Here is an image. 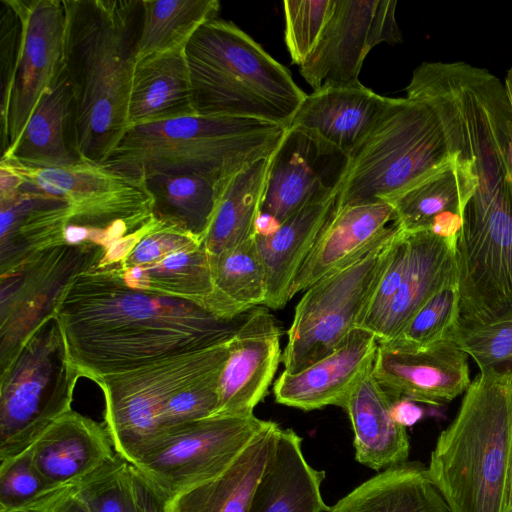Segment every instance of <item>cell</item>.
<instances>
[{
    "instance_id": "6da1fadb",
    "label": "cell",
    "mask_w": 512,
    "mask_h": 512,
    "mask_svg": "<svg viewBox=\"0 0 512 512\" xmlns=\"http://www.w3.org/2000/svg\"><path fill=\"white\" fill-rule=\"evenodd\" d=\"M55 315L72 364L95 382L225 342L245 314L220 319L196 302L134 288L108 266L76 276Z\"/></svg>"
},
{
    "instance_id": "7a4b0ae2",
    "label": "cell",
    "mask_w": 512,
    "mask_h": 512,
    "mask_svg": "<svg viewBox=\"0 0 512 512\" xmlns=\"http://www.w3.org/2000/svg\"><path fill=\"white\" fill-rule=\"evenodd\" d=\"M78 152L102 165L129 128L141 0H63Z\"/></svg>"
},
{
    "instance_id": "3957f363",
    "label": "cell",
    "mask_w": 512,
    "mask_h": 512,
    "mask_svg": "<svg viewBox=\"0 0 512 512\" xmlns=\"http://www.w3.org/2000/svg\"><path fill=\"white\" fill-rule=\"evenodd\" d=\"M512 453V379L479 374L428 465L451 512H505Z\"/></svg>"
},
{
    "instance_id": "277c9868",
    "label": "cell",
    "mask_w": 512,
    "mask_h": 512,
    "mask_svg": "<svg viewBox=\"0 0 512 512\" xmlns=\"http://www.w3.org/2000/svg\"><path fill=\"white\" fill-rule=\"evenodd\" d=\"M285 127L243 117L198 114L129 127L102 164L141 179L152 173H192L225 184L272 155Z\"/></svg>"
},
{
    "instance_id": "5b68a950",
    "label": "cell",
    "mask_w": 512,
    "mask_h": 512,
    "mask_svg": "<svg viewBox=\"0 0 512 512\" xmlns=\"http://www.w3.org/2000/svg\"><path fill=\"white\" fill-rule=\"evenodd\" d=\"M184 51L198 115L253 118L286 128L307 96L285 66L230 21H206Z\"/></svg>"
},
{
    "instance_id": "8992f818",
    "label": "cell",
    "mask_w": 512,
    "mask_h": 512,
    "mask_svg": "<svg viewBox=\"0 0 512 512\" xmlns=\"http://www.w3.org/2000/svg\"><path fill=\"white\" fill-rule=\"evenodd\" d=\"M424 102L388 98L371 130L350 156L340 207L389 202L448 167L457 157Z\"/></svg>"
},
{
    "instance_id": "52a82bcc",
    "label": "cell",
    "mask_w": 512,
    "mask_h": 512,
    "mask_svg": "<svg viewBox=\"0 0 512 512\" xmlns=\"http://www.w3.org/2000/svg\"><path fill=\"white\" fill-rule=\"evenodd\" d=\"M1 160L19 174L22 188L68 203L72 219L65 231L67 243L94 244L111 253L123 248L153 218L151 197L142 179L87 161L41 169Z\"/></svg>"
},
{
    "instance_id": "ba28073f",
    "label": "cell",
    "mask_w": 512,
    "mask_h": 512,
    "mask_svg": "<svg viewBox=\"0 0 512 512\" xmlns=\"http://www.w3.org/2000/svg\"><path fill=\"white\" fill-rule=\"evenodd\" d=\"M79 371L56 315L46 319L0 371V462L28 449L71 410Z\"/></svg>"
},
{
    "instance_id": "9c48e42d",
    "label": "cell",
    "mask_w": 512,
    "mask_h": 512,
    "mask_svg": "<svg viewBox=\"0 0 512 512\" xmlns=\"http://www.w3.org/2000/svg\"><path fill=\"white\" fill-rule=\"evenodd\" d=\"M459 316L484 324L512 314V184H478L455 250Z\"/></svg>"
},
{
    "instance_id": "30bf717a",
    "label": "cell",
    "mask_w": 512,
    "mask_h": 512,
    "mask_svg": "<svg viewBox=\"0 0 512 512\" xmlns=\"http://www.w3.org/2000/svg\"><path fill=\"white\" fill-rule=\"evenodd\" d=\"M400 229L306 289L287 332L281 358L285 371L298 373L331 354L358 327Z\"/></svg>"
},
{
    "instance_id": "8fae6325",
    "label": "cell",
    "mask_w": 512,
    "mask_h": 512,
    "mask_svg": "<svg viewBox=\"0 0 512 512\" xmlns=\"http://www.w3.org/2000/svg\"><path fill=\"white\" fill-rule=\"evenodd\" d=\"M228 342L96 380L105 396V425L115 451L133 463L157 435L170 399L191 382L224 366Z\"/></svg>"
},
{
    "instance_id": "7c38bea8",
    "label": "cell",
    "mask_w": 512,
    "mask_h": 512,
    "mask_svg": "<svg viewBox=\"0 0 512 512\" xmlns=\"http://www.w3.org/2000/svg\"><path fill=\"white\" fill-rule=\"evenodd\" d=\"M267 421L213 415L157 434L131 463L171 502L222 474Z\"/></svg>"
},
{
    "instance_id": "4fadbf2b",
    "label": "cell",
    "mask_w": 512,
    "mask_h": 512,
    "mask_svg": "<svg viewBox=\"0 0 512 512\" xmlns=\"http://www.w3.org/2000/svg\"><path fill=\"white\" fill-rule=\"evenodd\" d=\"M104 249L62 243L40 250L0 274V371L48 318L72 280L99 266Z\"/></svg>"
},
{
    "instance_id": "5bb4252c",
    "label": "cell",
    "mask_w": 512,
    "mask_h": 512,
    "mask_svg": "<svg viewBox=\"0 0 512 512\" xmlns=\"http://www.w3.org/2000/svg\"><path fill=\"white\" fill-rule=\"evenodd\" d=\"M21 22L18 56L1 110V155L18 141L42 95L64 69L63 0H10Z\"/></svg>"
},
{
    "instance_id": "9a60e30c",
    "label": "cell",
    "mask_w": 512,
    "mask_h": 512,
    "mask_svg": "<svg viewBox=\"0 0 512 512\" xmlns=\"http://www.w3.org/2000/svg\"><path fill=\"white\" fill-rule=\"evenodd\" d=\"M396 0H334L323 33L299 72L313 91L359 82L368 53L402 42Z\"/></svg>"
},
{
    "instance_id": "2e32d148",
    "label": "cell",
    "mask_w": 512,
    "mask_h": 512,
    "mask_svg": "<svg viewBox=\"0 0 512 512\" xmlns=\"http://www.w3.org/2000/svg\"><path fill=\"white\" fill-rule=\"evenodd\" d=\"M350 158L337 147L297 127H286L270 156L260 212L280 223L306 204L338 191Z\"/></svg>"
},
{
    "instance_id": "e0dca14e",
    "label": "cell",
    "mask_w": 512,
    "mask_h": 512,
    "mask_svg": "<svg viewBox=\"0 0 512 512\" xmlns=\"http://www.w3.org/2000/svg\"><path fill=\"white\" fill-rule=\"evenodd\" d=\"M132 287L190 300L207 310L213 293L203 241L157 221L126 258L115 265Z\"/></svg>"
},
{
    "instance_id": "ac0fdd59",
    "label": "cell",
    "mask_w": 512,
    "mask_h": 512,
    "mask_svg": "<svg viewBox=\"0 0 512 512\" xmlns=\"http://www.w3.org/2000/svg\"><path fill=\"white\" fill-rule=\"evenodd\" d=\"M372 374L392 400L444 405L471 384L468 355L446 340L424 350L378 342Z\"/></svg>"
},
{
    "instance_id": "d6986e66",
    "label": "cell",
    "mask_w": 512,
    "mask_h": 512,
    "mask_svg": "<svg viewBox=\"0 0 512 512\" xmlns=\"http://www.w3.org/2000/svg\"><path fill=\"white\" fill-rule=\"evenodd\" d=\"M281 358L280 330L275 319L266 308H252L229 339L214 415H254V408L266 395Z\"/></svg>"
},
{
    "instance_id": "ffe728a7",
    "label": "cell",
    "mask_w": 512,
    "mask_h": 512,
    "mask_svg": "<svg viewBox=\"0 0 512 512\" xmlns=\"http://www.w3.org/2000/svg\"><path fill=\"white\" fill-rule=\"evenodd\" d=\"M378 346L371 331L357 327L334 352L298 373L283 371L273 393L279 404L310 411L343 406L351 390L370 369Z\"/></svg>"
},
{
    "instance_id": "44dd1931",
    "label": "cell",
    "mask_w": 512,
    "mask_h": 512,
    "mask_svg": "<svg viewBox=\"0 0 512 512\" xmlns=\"http://www.w3.org/2000/svg\"><path fill=\"white\" fill-rule=\"evenodd\" d=\"M398 227L394 206L389 202L339 206L300 267L291 286L290 299L362 257Z\"/></svg>"
},
{
    "instance_id": "7402d4cb",
    "label": "cell",
    "mask_w": 512,
    "mask_h": 512,
    "mask_svg": "<svg viewBox=\"0 0 512 512\" xmlns=\"http://www.w3.org/2000/svg\"><path fill=\"white\" fill-rule=\"evenodd\" d=\"M404 232L407 262L396 294L372 331L378 342L395 339L439 289L456 280L458 236L447 238L431 230Z\"/></svg>"
},
{
    "instance_id": "603a6c76",
    "label": "cell",
    "mask_w": 512,
    "mask_h": 512,
    "mask_svg": "<svg viewBox=\"0 0 512 512\" xmlns=\"http://www.w3.org/2000/svg\"><path fill=\"white\" fill-rule=\"evenodd\" d=\"M30 449L52 490L75 483L116 453L106 425L72 409L48 426Z\"/></svg>"
},
{
    "instance_id": "cb8c5ba5",
    "label": "cell",
    "mask_w": 512,
    "mask_h": 512,
    "mask_svg": "<svg viewBox=\"0 0 512 512\" xmlns=\"http://www.w3.org/2000/svg\"><path fill=\"white\" fill-rule=\"evenodd\" d=\"M339 195L340 191L306 204L270 235H255L266 270L264 306L280 309L290 300L291 286L300 267L340 206Z\"/></svg>"
},
{
    "instance_id": "d4e9b609",
    "label": "cell",
    "mask_w": 512,
    "mask_h": 512,
    "mask_svg": "<svg viewBox=\"0 0 512 512\" xmlns=\"http://www.w3.org/2000/svg\"><path fill=\"white\" fill-rule=\"evenodd\" d=\"M387 97L361 83L307 95L287 127L303 129L350 158L385 107Z\"/></svg>"
},
{
    "instance_id": "484cf974",
    "label": "cell",
    "mask_w": 512,
    "mask_h": 512,
    "mask_svg": "<svg viewBox=\"0 0 512 512\" xmlns=\"http://www.w3.org/2000/svg\"><path fill=\"white\" fill-rule=\"evenodd\" d=\"M1 158L41 169L84 161L77 148L73 97L65 69L40 98L16 144Z\"/></svg>"
},
{
    "instance_id": "4316f807",
    "label": "cell",
    "mask_w": 512,
    "mask_h": 512,
    "mask_svg": "<svg viewBox=\"0 0 512 512\" xmlns=\"http://www.w3.org/2000/svg\"><path fill=\"white\" fill-rule=\"evenodd\" d=\"M71 219L68 203L48 194L20 187L0 197V274L40 250L65 243Z\"/></svg>"
},
{
    "instance_id": "83f0119b",
    "label": "cell",
    "mask_w": 512,
    "mask_h": 512,
    "mask_svg": "<svg viewBox=\"0 0 512 512\" xmlns=\"http://www.w3.org/2000/svg\"><path fill=\"white\" fill-rule=\"evenodd\" d=\"M392 406L393 400L374 378L372 366L342 406L354 433L355 459L375 471L406 462L409 456L406 427L395 420Z\"/></svg>"
},
{
    "instance_id": "f1b7e54d",
    "label": "cell",
    "mask_w": 512,
    "mask_h": 512,
    "mask_svg": "<svg viewBox=\"0 0 512 512\" xmlns=\"http://www.w3.org/2000/svg\"><path fill=\"white\" fill-rule=\"evenodd\" d=\"M324 478L305 460L301 437L281 428L248 512H328L320 491Z\"/></svg>"
},
{
    "instance_id": "f546056e",
    "label": "cell",
    "mask_w": 512,
    "mask_h": 512,
    "mask_svg": "<svg viewBox=\"0 0 512 512\" xmlns=\"http://www.w3.org/2000/svg\"><path fill=\"white\" fill-rule=\"evenodd\" d=\"M477 186L478 177L472 163L457 156L448 167L391 203L396 222L406 232L457 230Z\"/></svg>"
},
{
    "instance_id": "4dcf8cb0",
    "label": "cell",
    "mask_w": 512,
    "mask_h": 512,
    "mask_svg": "<svg viewBox=\"0 0 512 512\" xmlns=\"http://www.w3.org/2000/svg\"><path fill=\"white\" fill-rule=\"evenodd\" d=\"M185 48L136 62L128 108L129 127L194 115Z\"/></svg>"
},
{
    "instance_id": "1f68e13d",
    "label": "cell",
    "mask_w": 512,
    "mask_h": 512,
    "mask_svg": "<svg viewBox=\"0 0 512 512\" xmlns=\"http://www.w3.org/2000/svg\"><path fill=\"white\" fill-rule=\"evenodd\" d=\"M328 512H451L428 466L403 462L358 485Z\"/></svg>"
},
{
    "instance_id": "d6a6232c",
    "label": "cell",
    "mask_w": 512,
    "mask_h": 512,
    "mask_svg": "<svg viewBox=\"0 0 512 512\" xmlns=\"http://www.w3.org/2000/svg\"><path fill=\"white\" fill-rule=\"evenodd\" d=\"M280 429L276 422L267 421L222 474L173 500L175 511L248 512Z\"/></svg>"
},
{
    "instance_id": "836d02e7",
    "label": "cell",
    "mask_w": 512,
    "mask_h": 512,
    "mask_svg": "<svg viewBox=\"0 0 512 512\" xmlns=\"http://www.w3.org/2000/svg\"><path fill=\"white\" fill-rule=\"evenodd\" d=\"M141 179L153 218L203 241L226 183L192 173H152Z\"/></svg>"
},
{
    "instance_id": "e575fe53",
    "label": "cell",
    "mask_w": 512,
    "mask_h": 512,
    "mask_svg": "<svg viewBox=\"0 0 512 512\" xmlns=\"http://www.w3.org/2000/svg\"><path fill=\"white\" fill-rule=\"evenodd\" d=\"M213 293L208 309L223 320H235L254 307L264 306L266 270L255 237L209 257Z\"/></svg>"
},
{
    "instance_id": "d590c367",
    "label": "cell",
    "mask_w": 512,
    "mask_h": 512,
    "mask_svg": "<svg viewBox=\"0 0 512 512\" xmlns=\"http://www.w3.org/2000/svg\"><path fill=\"white\" fill-rule=\"evenodd\" d=\"M269 159L256 161L224 186L203 239L209 257L216 256L255 237Z\"/></svg>"
},
{
    "instance_id": "8d00e7d4",
    "label": "cell",
    "mask_w": 512,
    "mask_h": 512,
    "mask_svg": "<svg viewBox=\"0 0 512 512\" xmlns=\"http://www.w3.org/2000/svg\"><path fill=\"white\" fill-rule=\"evenodd\" d=\"M141 3L136 62L185 48L198 28L216 18L220 9L217 0H141Z\"/></svg>"
},
{
    "instance_id": "74e56055",
    "label": "cell",
    "mask_w": 512,
    "mask_h": 512,
    "mask_svg": "<svg viewBox=\"0 0 512 512\" xmlns=\"http://www.w3.org/2000/svg\"><path fill=\"white\" fill-rule=\"evenodd\" d=\"M447 340L471 356L480 372L512 379V314L484 324H455Z\"/></svg>"
},
{
    "instance_id": "f35d334b",
    "label": "cell",
    "mask_w": 512,
    "mask_h": 512,
    "mask_svg": "<svg viewBox=\"0 0 512 512\" xmlns=\"http://www.w3.org/2000/svg\"><path fill=\"white\" fill-rule=\"evenodd\" d=\"M91 512H139L132 465L119 453L73 484Z\"/></svg>"
},
{
    "instance_id": "ab89813d",
    "label": "cell",
    "mask_w": 512,
    "mask_h": 512,
    "mask_svg": "<svg viewBox=\"0 0 512 512\" xmlns=\"http://www.w3.org/2000/svg\"><path fill=\"white\" fill-rule=\"evenodd\" d=\"M459 316L457 280L439 289L414 315L401 333L387 341L408 350H424L446 341Z\"/></svg>"
},
{
    "instance_id": "60d3db41",
    "label": "cell",
    "mask_w": 512,
    "mask_h": 512,
    "mask_svg": "<svg viewBox=\"0 0 512 512\" xmlns=\"http://www.w3.org/2000/svg\"><path fill=\"white\" fill-rule=\"evenodd\" d=\"M334 0H285L284 38L292 62L301 66L317 45Z\"/></svg>"
},
{
    "instance_id": "b9f144b4",
    "label": "cell",
    "mask_w": 512,
    "mask_h": 512,
    "mask_svg": "<svg viewBox=\"0 0 512 512\" xmlns=\"http://www.w3.org/2000/svg\"><path fill=\"white\" fill-rule=\"evenodd\" d=\"M51 491L33 463L30 447L0 462V512H22Z\"/></svg>"
},
{
    "instance_id": "7bdbcfd3",
    "label": "cell",
    "mask_w": 512,
    "mask_h": 512,
    "mask_svg": "<svg viewBox=\"0 0 512 512\" xmlns=\"http://www.w3.org/2000/svg\"><path fill=\"white\" fill-rule=\"evenodd\" d=\"M223 367L185 386L166 405L160 432L183 423L213 416L218 406V383Z\"/></svg>"
},
{
    "instance_id": "ee69618b",
    "label": "cell",
    "mask_w": 512,
    "mask_h": 512,
    "mask_svg": "<svg viewBox=\"0 0 512 512\" xmlns=\"http://www.w3.org/2000/svg\"><path fill=\"white\" fill-rule=\"evenodd\" d=\"M21 22L10 0H0L1 110L6 106L18 56Z\"/></svg>"
},
{
    "instance_id": "f6af8a7d",
    "label": "cell",
    "mask_w": 512,
    "mask_h": 512,
    "mask_svg": "<svg viewBox=\"0 0 512 512\" xmlns=\"http://www.w3.org/2000/svg\"><path fill=\"white\" fill-rule=\"evenodd\" d=\"M22 512H91L72 485L55 489L27 506Z\"/></svg>"
},
{
    "instance_id": "bcb514c9",
    "label": "cell",
    "mask_w": 512,
    "mask_h": 512,
    "mask_svg": "<svg viewBox=\"0 0 512 512\" xmlns=\"http://www.w3.org/2000/svg\"><path fill=\"white\" fill-rule=\"evenodd\" d=\"M132 480L139 512H176L172 502L133 465Z\"/></svg>"
},
{
    "instance_id": "7dc6e473",
    "label": "cell",
    "mask_w": 512,
    "mask_h": 512,
    "mask_svg": "<svg viewBox=\"0 0 512 512\" xmlns=\"http://www.w3.org/2000/svg\"><path fill=\"white\" fill-rule=\"evenodd\" d=\"M392 414L399 424L407 427L423 417V410L411 400L398 399L393 400Z\"/></svg>"
},
{
    "instance_id": "c3c4849f",
    "label": "cell",
    "mask_w": 512,
    "mask_h": 512,
    "mask_svg": "<svg viewBox=\"0 0 512 512\" xmlns=\"http://www.w3.org/2000/svg\"><path fill=\"white\" fill-rule=\"evenodd\" d=\"M280 222L270 214L259 212L255 223V235H270L280 226Z\"/></svg>"
},
{
    "instance_id": "681fc988",
    "label": "cell",
    "mask_w": 512,
    "mask_h": 512,
    "mask_svg": "<svg viewBox=\"0 0 512 512\" xmlns=\"http://www.w3.org/2000/svg\"><path fill=\"white\" fill-rule=\"evenodd\" d=\"M504 85H505V88H506V91H507V95H508V98H509V102H510V105H511V109H512V68L508 70L507 72V75H506V78H505V81H504Z\"/></svg>"
},
{
    "instance_id": "f907efd6",
    "label": "cell",
    "mask_w": 512,
    "mask_h": 512,
    "mask_svg": "<svg viewBox=\"0 0 512 512\" xmlns=\"http://www.w3.org/2000/svg\"><path fill=\"white\" fill-rule=\"evenodd\" d=\"M508 506H512V453H511V464H510V475H509Z\"/></svg>"
},
{
    "instance_id": "816d5d0a",
    "label": "cell",
    "mask_w": 512,
    "mask_h": 512,
    "mask_svg": "<svg viewBox=\"0 0 512 512\" xmlns=\"http://www.w3.org/2000/svg\"><path fill=\"white\" fill-rule=\"evenodd\" d=\"M505 512H512V506H507Z\"/></svg>"
},
{
    "instance_id": "f5cc1de1",
    "label": "cell",
    "mask_w": 512,
    "mask_h": 512,
    "mask_svg": "<svg viewBox=\"0 0 512 512\" xmlns=\"http://www.w3.org/2000/svg\"><path fill=\"white\" fill-rule=\"evenodd\" d=\"M511 184H512V176H511Z\"/></svg>"
}]
</instances>
